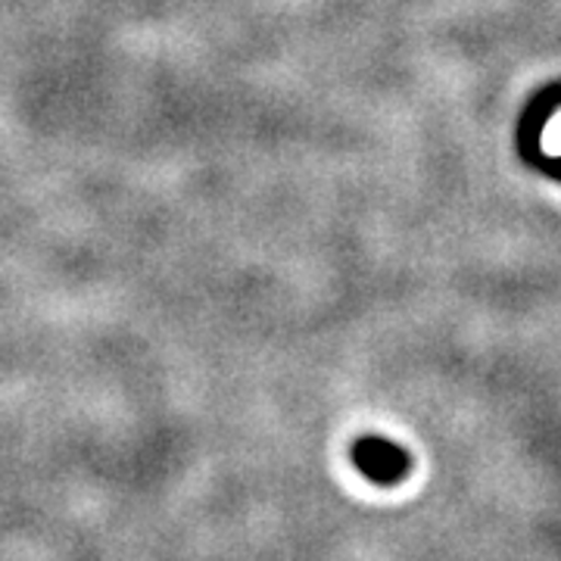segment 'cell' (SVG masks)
<instances>
[{
	"mask_svg": "<svg viewBox=\"0 0 561 561\" xmlns=\"http://www.w3.org/2000/svg\"><path fill=\"white\" fill-rule=\"evenodd\" d=\"M350 456L362 478L378 486H397L412 471V456L400 443L387 440V437H359L353 443Z\"/></svg>",
	"mask_w": 561,
	"mask_h": 561,
	"instance_id": "obj_1",
	"label": "cell"
}]
</instances>
